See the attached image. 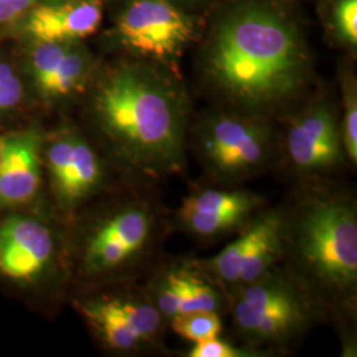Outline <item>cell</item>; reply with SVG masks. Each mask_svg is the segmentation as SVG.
Masks as SVG:
<instances>
[{
	"instance_id": "9",
	"label": "cell",
	"mask_w": 357,
	"mask_h": 357,
	"mask_svg": "<svg viewBox=\"0 0 357 357\" xmlns=\"http://www.w3.org/2000/svg\"><path fill=\"white\" fill-rule=\"evenodd\" d=\"M54 243L50 229L33 218L13 216L0 224V273L31 281L51 262Z\"/></svg>"
},
{
	"instance_id": "10",
	"label": "cell",
	"mask_w": 357,
	"mask_h": 357,
	"mask_svg": "<svg viewBox=\"0 0 357 357\" xmlns=\"http://www.w3.org/2000/svg\"><path fill=\"white\" fill-rule=\"evenodd\" d=\"M151 213L134 206L110 217L97 230L85 250V264L91 271L118 268L137 255L150 238Z\"/></svg>"
},
{
	"instance_id": "21",
	"label": "cell",
	"mask_w": 357,
	"mask_h": 357,
	"mask_svg": "<svg viewBox=\"0 0 357 357\" xmlns=\"http://www.w3.org/2000/svg\"><path fill=\"white\" fill-rule=\"evenodd\" d=\"M38 0H0V36L15 35L16 28Z\"/></svg>"
},
{
	"instance_id": "13",
	"label": "cell",
	"mask_w": 357,
	"mask_h": 357,
	"mask_svg": "<svg viewBox=\"0 0 357 357\" xmlns=\"http://www.w3.org/2000/svg\"><path fill=\"white\" fill-rule=\"evenodd\" d=\"M82 311L109 347L130 351L143 342L132 328L119 299L88 303L82 307Z\"/></svg>"
},
{
	"instance_id": "1",
	"label": "cell",
	"mask_w": 357,
	"mask_h": 357,
	"mask_svg": "<svg viewBox=\"0 0 357 357\" xmlns=\"http://www.w3.org/2000/svg\"><path fill=\"white\" fill-rule=\"evenodd\" d=\"M202 68L208 85L237 113L261 116L299 96L310 56L299 28L278 4L243 0L213 23Z\"/></svg>"
},
{
	"instance_id": "18",
	"label": "cell",
	"mask_w": 357,
	"mask_h": 357,
	"mask_svg": "<svg viewBox=\"0 0 357 357\" xmlns=\"http://www.w3.org/2000/svg\"><path fill=\"white\" fill-rule=\"evenodd\" d=\"M344 118L342 130L343 146L347 156L355 165L357 162V93L355 79L349 76L343 84Z\"/></svg>"
},
{
	"instance_id": "11",
	"label": "cell",
	"mask_w": 357,
	"mask_h": 357,
	"mask_svg": "<svg viewBox=\"0 0 357 357\" xmlns=\"http://www.w3.org/2000/svg\"><path fill=\"white\" fill-rule=\"evenodd\" d=\"M40 142L36 131L13 132L0 139V206L29 202L40 185Z\"/></svg>"
},
{
	"instance_id": "5",
	"label": "cell",
	"mask_w": 357,
	"mask_h": 357,
	"mask_svg": "<svg viewBox=\"0 0 357 357\" xmlns=\"http://www.w3.org/2000/svg\"><path fill=\"white\" fill-rule=\"evenodd\" d=\"M196 31L195 19L172 0H131L118 16L113 35L131 53L172 66Z\"/></svg>"
},
{
	"instance_id": "14",
	"label": "cell",
	"mask_w": 357,
	"mask_h": 357,
	"mask_svg": "<svg viewBox=\"0 0 357 357\" xmlns=\"http://www.w3.org/2000/svg\"><path fill=\"white\" fill-rule=\"evenodd\" d=\"M257 197L246 192L205 191L193 193L184 200L180 211H195V212H208L218 215H238L246 217L253 212L257 206Z\"/></svg>"
},
{
	"instance_id": "24",
	"label": "cell",
	"mask_w": 357,
	"mask_h": 357,
	"mask_svg": "<svg viewBox=\"0 0 357 357\" xmlns=\"http://www.w3.org/2000/svg\"><path fill=\"white\" fill-rule=\"evenodd\" d=\"M68 0H38V3H44V4H59V3H64Z\"/></svg>"
},
{
	"instance_id": "26",
	"label": "cell",
	"mask_w": 357,
	"mask_h": 357,
	"mask_svg": "<svg viewBox=\"0 0 357 357\" xmlns=\"http://www.w3.org/2000/svg\"><path fill=\"white\" fill-rule=\"evenodd\" d=\"M0 158H1V143H0Z\"/></svg>"
},
{
	"instance_id": "2",
	"label": "cell",
	"mask_w": 357,
	"mask_h": 357,
	"mask_svg": "<svg viewBox=\"0 0 357 357\" xmlns=\"http://www.w3.org/2000/svg\"><path fill=\"white\" fill-rule=\"evenodd\" d=\"M91 109L103 134L137 172L160 178L181 171L188 101L162 65L110 66L96 82Z\"/></svg>"
},
{
	"instance_id": "6",
	"label": "cell",
	"mask_w": 357,
	"mask_h": 357,
	"mask_svg": "<svg viewBox=\"0 0 357 357\" xmlns=\"http://www.w3.org/2000/svg\"><path fill=\"white\" fill-rule=\"evenodd\" d=\"M26 69L38 96L60 101L85 89L94 72V59L79 41H29Z\"/></svg>"
},
{
	"instance_id": "7",
	"label": "cell",
	"mask_w": 357,
	"mask_h": 357,
	"mask_svg": "<svg viewBox=\"0 0 357 357\" xmlns=\"http://www.w3.org/2000/svg\"><path fill=\"white\" fill-rule=\"evenodd\" d=\"M284 149L290 163L301 172H323L339 166L344 146L331 107L318 103L296 115L287 128Z\"/></svg>"
},
{
	"instance_id": "4",
	"label": "cell",
	"mask_w": 357,
	"mask_h": 357,
	"mask_svg": "<svg viewBox=\"0 0 357 357\" xmlns=\"http://www.w3.org/2000/svg\"><path fill=\"white\" fill-rule=\"evenodd\" d=\"M241 113L209 115L197 128V151L208 169L227 180L246 178L265 166L273 151L268 126Z\"/></svg>"
},
{
	"instance_id": "16",
	"label": "cell",
	"mask_w": 357,
	"mask_h": 357,
	"mask_svg": "<svg viewBox=\"0 0 357 357\" xmlns=\"http://www.w3.org/2000/svg\"><path fill=\"white\" fill-rule=\"evenodd\" d=\"M172 330L183 339L200 343L217 337L222 324L216 311H195L188 314H178L172 318Z\"/></svg>"
},
{
	"instance_id": "20",
	"label": "cell",
	"mask_w": 357,
	"mask_h": 357,
	"mask_svg": "<svg viewBox=\"0 0 357 357\" xmlns=\"http://www.w3.org/2000/svg\"><path fill=\"white\" fill-rule=\"evenodd\" d=\"M332 29L340 43L357 45V0H336L332 8Z\"/></svg>"
},
{
	"instance_id": "15",
	"label": "cell",
	"mask_w": 357,
	"mask_h": 357,
	"mask_svg": "<svg viewBox=\"0 0 357 357\" xmlns=\"http://www.w3.org/2000/svg\"><path fill=\"white\" fill-rule=\"evenodd\" d=\"M178 298V314L195 311H216L220 299L216 291L188 271L171 273Z\"/></svg>"
},
{
	"instance_id": "3",
	"label": "cell",
	"mask_w": 357,
	"mask_h": 357,
	"mask_svg": "<svg viewBox=\"0 0 357 357\" xmlns=\"http://www.w3.org/2000/svg\"><path fill=\"white\" fill-rule=\"evenodd\" d=\"M294 264L302 278L331 298L352 296L357 283L355 205L339 196L306 200L290 229Z\"/></svg>"
},
{
	"instance_id": "23",
	"label": "cell",
	"mask_w": 357,
	"mask_h": 357,
	"mask_svg": "<svg viewBox=\"0 0 357 357\" xmlns=\"http://www.w3.org/2000/svg\"><path fill=\"white\" fill-rule=\"evenodd\" d=\"M156 308L165 318L172 319L178 314V298L175 284L171 280V275L167 277L165 282H162L160 289H158L156 294Z\"/></svg>"
},
{
	"instance_id": "12",
	"label": "cell",
	"mask_w": 357,
	"mask_h": 357,
	"mask_svg": "<svg viewBox=\"0 0 357 357\" xmlns=\"http://www.w3.org/2000/svg\"><path fill=\"white\" fill-rule=\"evenodd\" d=\"M102 178V168L93 149L78 135H75L72 153L66 162L64 172L54 190L65 205H75L88 197Z\"/></svg>"
},
{
	"instance_id": "25",
	"label": "cell",
	"mask_w": 357,
	"mask_h": 357,
	"mask_svg": "<svg viewBox=\"0 0 357 357\" xmlns=\"http://www.w3.org/2000/svg\"><path fill=\"white\" fill-rule=\"evenodd\" d=\"M172 1L180 6V4H192V3H196V1H200V0H172Z\"/></svg>"
},
{
	"instance_id": "8",
	"label": "cell",
	"mask_w": 357,
	"mask_h": 357,
	"mask_svg": "<svg viewBox=\"0 0 357 357\" xmlns=\"http://www.w3.org/2000/svg\"><path fill=\"white\" fill-rule=\"evenodd\" d=\"M102 17L101 0L38 3L16 28L15 35H20L28 41L75 43L96 33Z\"/></svg>"
},
{
	"instance_id": "22",
	"label": "cell",
	"mask_w": 357,
	"mask_h": 357,
	"mask_svg": "<svg viewBox=\"0 0 357 357\" xmlns=\"http://www.w3.org/2000/svg\"><path fill=\"white\" fill-rule=\"evenodd\" d=\"M241 349L234 348L227 342L220 340L218 337H213L205 342L195 343L191 349V357H238L245 356Z\"/></svg>"
},
{
	"instance_id": "19",
	"label": "cell",
	"mask_w": 357,
	"mask_h": 357,
	"mask_svg": "<svg viewBox=\"0 0 357 357\" xmlns=\"http://www.w3.org/2000/svg\"><path fill=\"white\" fill-rule=\"evenodd\" d=\"M24 100V84L13 65L0 59V118L11 114Z\"/></svg>"
},
{
	"instance_id": "17",
	"label": "cell",
	"mask_w": 357,
	"mask_h": 357,
	"mask_svg": "<svg viewBox=\"0 0 357 357\" xmlns=\"http://www.w3.org/2000/svg\"><path fill=\"white\" fill-rule=\"evenodd\" d=\"M178 216L181 218L184 227L196 236L202 237H215L236 227L241 225L246 217L238 215H218V213H208V212H195L178 211Z\"/></svg>"
}]
</instances>
